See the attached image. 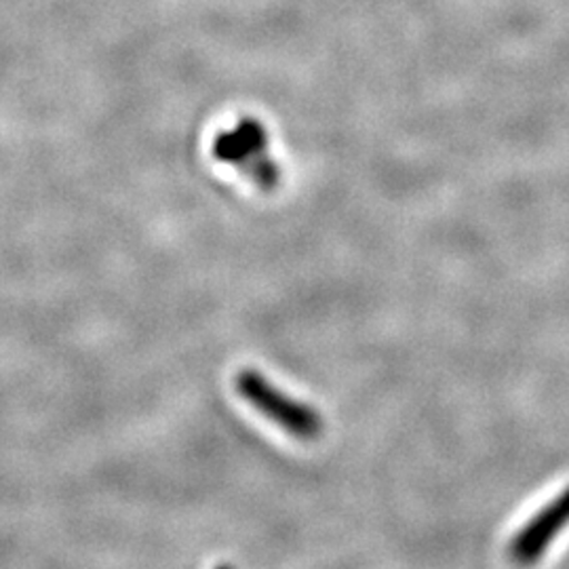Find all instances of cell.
<instances>
[{"label": "cell", "instance_id": "obj_2", "mask_svg": "<svg viewBox=\"0 0 569 569\" xmlns=\"http://www.w3.org/2000/svg\"><path fill=\"white\" fill-rule=\"evenodd\" d=\"M213 157L220 163L234 164L262 190H274L281 180V169L268 154V131L256 119H243L234 129L220 133L213 146Z\"/></svg>", "mask_w": 569, "mask_h": 569}, {"label": "cell", "instance_id": "obj_3", "mask_svg": "<svg viewBox=\"0 0 569 569\" xmlns=\"http://www.w3.org/2000/svg\"><path fill=\"white\" fill-rule=\"evenodd\" d=\"M569 526V488L540 512H536L510 540V557L519 563H531L545 555L555 538Z\"/></svg>", "mask_w": 569, "mask_h": 569}, {"label": "cell", "instance_id": "obj_1", "mask_svg": "<svg viewBox=\"0 0 569 569\" xmlns=\"http://www.w3.org/2000/svg\"><path fill=\"white\" fill-rule=\"evenodd\" d=\"M234 385H237V392L249 406L258 409L277 427L287 430L291 437L302 441H315L323 435L326 430L323 416L317 409L284 395L283 390H279L270 380H266L262 373L253 369H243L237 376Z\"/></svg>", "mask_w": 569, "mask_h": 569}]
</instances>
